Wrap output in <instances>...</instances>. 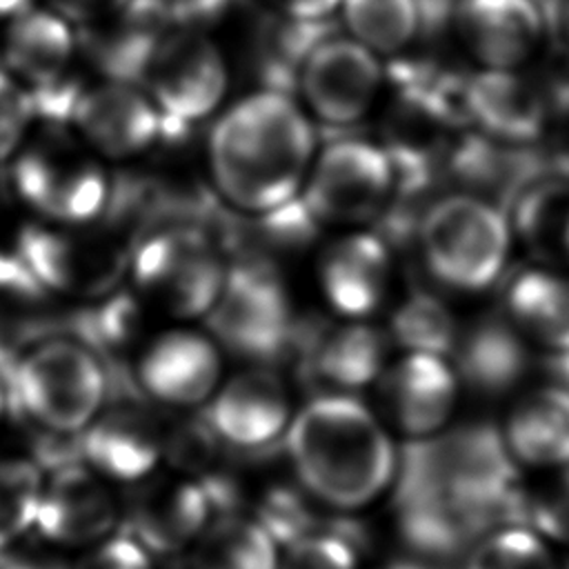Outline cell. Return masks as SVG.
Masks as SVG:
<instances>
[{
  "label": "cell",
  "instance_id": "1",
  "mask_svg": "<svg viewBox=\"0 0 569 569\" xmlns=\"http://www.w3.org/2000/svg\"><path fill=\"white\" fill-rule=\"evenodd\" d=\"M500 429L471 422L411 440L398 460V522L429 558L469 549L500 525H520L522 478Z\"/></svg>",
  "mask_w": 569,
  "mask_h": 569
},
{
  "label": "cell",
  "instance_id": "2",
  "mask_svg": "<svg viewBox=\"0 0 569 569\" xmlns=\"http://www.w3.org/2000/svg\"><path fill=\"white\" fill-rule=\"evenodd\" d=\"M316 133L289 93L260 89L211 127L207 162L216 191L233 209L267 216L300 198Z\"/></svg>",
  "mask_w": 569,
  "mask_h": 569
},
{
  "label": "cell",
  "instance_id": "3",
  "mask_svg": "<svg viewBox=\"0 0 569 569\" xmlns=\"http://www.w3.org/2000/svg\"><path fill=\"white\" fill-rule=\"evenodd\" d=\"M284 447L300 485L331 509H365L396 482L389 427L351 393L329 391L296 409Z\"/></svg>",
  "mask_w": 569,
  "mask_h": 569
},
{
  "label": "cell",
  "instance_id": "4",
  "mask_svg": "<svg viewBox=\"0 0 569 569\" xmlns=\"http://www.w3.org/2000/svg\"><path fill=\"white\" fill-rule=\"evenodd\" d=\"M107 393L102 358L69 336L27 347L7 382V405L56 436L82 433L104 409Z\"/></svg>",
  "mask_w": 569,
  "mask_h": 569
},
{
  "label": "cell",
  "instance_id": "5",
  "mask_svg": "<svg viewBox=\"0 0 569 569\" xmlns=\"http://www.w3.org/2000/svg\"><path fill=\"white\" fill-rule=\"evenodd\" d=\"M513 231L491 200L451 193L436 200L420 218L418 247L427 271L447 289L478 293L505 271Z\"/></svg>",
  "mask_w": 569,
  "mask_h": 569
},
{
  "label": "cell",
  "instance_id": "6",
  "mask_svg": "<svg viewBox=\"0 0 569 569\" xmlns=\"http://www.w3.org/2000/svg\"><path fill=\"white\" fill-rule=\"evenodd\" d=\"M129 271L149 305L176 320H196L213 307L229 264L200 227L167 224L131 249Z\"/></svg>",
  "mask_w": 569,
  "mask_h": 569
},
{
  "label": "cell",
  "instance_id": "7",
  "mask_svg": "<svg viewBox=\"0 0 569 569\" xmlns=\"http://www.w3.org/2000/svg\"><path fill=\"white\" fill-rule=\"evenodd\" d=\"M396 167L385 147L347 138L316 153L300 200L316 224L360 229L376 220L393 189Z\"/></svg>",
  "mask_w": 569,
  "mask_h": 569
},
{
  "label": "cell",
  "instance_id": "8",
  "mask_svg": "<svg viewBox=\"0 0 569 569\" xmlns=\"http://www.w3.org/2000/svg\"><path fill=\"white\" fill-rule=\"evenodd\" d=\"M204 325L220 349L253 362L271 360L291 340L293 309L289 291L264 262L229 264Z\"/></svg>",
  "mask_w": 569,
  "mask_h": 569
},
{
  "label": "cell",
  "instance_id": "9",
  "mask_svg": "<svg viewBox=\"0 0 569 569\" xmlns=\"http://www.w3.org/2000/svg\"><path fill=\"white\" fill-rule=\"evenodd\" d=\"M140 89L160 111V140H176L220 104L227 91V64L202 31L173 29L158 42Z\"/></svg>",
  "mask_w": 569,
  "mask_h": 569
},
{
  "label": "cell",
  "instance_id": "10",
  "mask_svg": "<svg viewBox=\"0 0 569 569\" xmlns=\"http://www.w3.org/2000/svg\"><path fill=\"white\" fill-rule=\"evenodd\" d=\"M11 187L44 222L62 227L102 218L111 193L104 169L60 140L24 149L11 167Z\"/></svg>",
  "mask_w": 569,
  "mask_h": 569
},
{
  "label": "cell",
  "instance_id": "11",
  "mask_svg": "<svg viewBox=\"0 0 569 569\" xmlns=\"http://www.w3.org/2000/svg\"><path fill=\"white\" fill-rule=\"evenodd\" d=\"M13 251L44 293L107 296L129 269L131 258L109 238L78 236L51 222L24 224Z\"/></svg>",
  "mask_w": 569,
  "mask_h": 569
},
{
  "label": "cell",
  "instance_id": "12",
  "mask_svg": "<svg viewBox=\"0 0 569 569\" xmlns=\"http://www.w3.org/2000/svg\"><path fill=\"white\" fill-rule=\"evenodd\" d=\"M382 422L409 440L442 433L456 411L460 378L447 356L402 351L389 360L378 382Z\"/></svg>",
  "mask_w": 569,
  "mask_h": 569
},
{
  "label": "cell",
  "instance_id": "13",
  "mask_svg": "<svg viewBox=\"0 0 569 569\" xmlns=\"http://www.w3.org/2000/svg\"><path fill=\"white\" fill-rule=\"evenodd\" d=\"M385 71L376 53L353 38H325L302 62L296 89L325 124L349 127L373 107Z\"/></svg>",
  "mask_w": 569,
  "mask_h": 569
},
{
  "label": "cell",
  "instance_id": "14",
  "mask_svg": "<svg viewBox=\"0 0 569 569\" xmlns=\"http://www.w3.org/2000/svg\"><path fill=\"white\" fill-rule=\"evenodd\" d=\"M220 345L191 327L153 336L136 362V382L156 402L171 409L207 405L222 382Z\"/></svg>",
  "mask_w": 569,
  "mask_h": 569
},
{
  "label": "cell",
  "instance_id": "15",
  "mask_svg": "<svg viewBox=\"0 0 569 569\" xmlns=\"http://www.w3.org/2000/svg\"><path fill=\"white\" fill-rule=\"evenodd\" d=\"M122 502L109 480L82 460L53 467L44 480L33 529L49 542L91 547L120 525Z\"/></svg>",
  "mask_w": 569,
  "mask_h": 569
},
{
  "label": "cell",
  "instance_id": "16",
  "mask_svg": "<svg viewBox=\"0 0 569 569\" xmlns=\"http://www.w3.org/2000/svg\"><path fill=\"white\" fill-rule=\"evenodd\" d=\"M393 280L389 244L373 231L349 229L318 253L316 282L329 309L347 320H369L387 300Z\"/></svg>",
  "mask_w": 569,
  "mask_h": 569
},
{
  "label": "cell",
  "instance_id": "17",
  "mask_svg": "<svg viewBox=\"0 0 569 569\" xmlns=\"http://www.w3.org/2000/svg\"><path fill=\"white\" fill-rule=\"evenodd\" d=\"M296 409L289 385L269 367H247L220 382L204 420L220 442L258 449L284 436Z\"/></svg>",
  "mask_w": 569,
  "mask_h": 569
},
{
  "label": "cell",
  "instance_id": "18",
  "mask_svg": "<svg viewBox=\"0 0 569 569\" xmlns=\"http://www.w3.org/2000/svg\"><path fill=\"white\" fill-rule=\"evenodd\" d=\"M167 429L144 407L118 402L104 407L78 433V456L107 480L142 482L164 458Z\"/></svg>",
  "mask_w": 569,
  "mask_h": 569
},
{
  "label": "cell",
  "instance_id": "19",
  "mask_svg": "<svg viewBox=\"0 0 569 569\" xmlns=\"http://www.w3.org/2000/svg\"><path fill=\"white\" fill-rule=\"evenodd\" d=\"M211 511L213 502L202 480L169 476L142 485L122 518L129 520V536L149 553L171 556L198 542Z\"/></svg>",
  "mask_w": 569,
  "mask_h": 569
},
{
  "label": "cell",
  "instance_id": "20",
  "mask_svg": "<svg viewBox=\"0 0 569 569\" xmlns=\"http://www.w3.org/2000/svg\"><path fill=\"white\" fill-rule=\"evenodd\" d=\"M71 124L98 153L127 160L160 140L162 118L151 98L136 84L104 82L84 89Z\"/></svg>",
  "mask_w": 569,
  "mask_h": 569
},
{
  "label": "cell",
  "instance_id": "21",
  "mask_svg": "<svg viewBox=\"0 0 569 569\" xmlns=\"http://www.w3.org/2000/svg\"><path fill=\"white\" fill-rule=\"evenodd\" d=\"M451 22L487 69H516L536 53L547 29L538 0H458Z\"/></svg>",
  "mask_w": 569,
  "mask_h": 569
},
{
  "label": "cell",
  "instance_id": "22",
  "mask_svg": "<svg viewBox=\"0 0 569 569\" xmlns=\"http://www.w3.org/2000/svg\"><path fill=\"white\" fill-rule=\"evenodd\" d=\"M549 111L540 84L513 69H485L469 76V122L498 142L525 144L536 140L545 129Z\"/></svg>",
  "mask_w": 569,
  "mask_h": 569
},
{
  "label": "cell",
  "instance_id": "23",
  "mask_svg": "<svg viewBox=\"0 0 569 569\" xmlns=\"http://www.w3.org/2000/svg\"><path fill=\"white\" fill-rule=\"evenodd\" d=\"M500 433L518 467H569V389L549 382L525 391L507 411Z\"/></svg>",
  "mask_w": 569,
  "mask_h": 569
},
{
  "label": "cell",
  "instance_id": "24",
  "mask_svg": "<svg viewBox=\"0 0 569 569\" xmlns=\"http://www.w3.org/2000/svg\"><path fill=\"white\" fill-rule=\"evenodd\" d=\"M391 338L369 320L340 318L309 345V369L331 393H351L378 382L389 362Z\"/></svg>",
  "mask_w": 569,
  "mask_h": 569
},
{
  "label": "cell",
  "instance_id": "25",
  "mask_svg": "<svg viewBox=\"0 0 569 569\" xmlns=\"http://www.w3.org/2000/svg\"><path fill=\"white\" fill-rule=\"evenodd\" d=\"M505 318L527 342L551 356L569 353V273L540 264L516 273L505 291Z\"/></svg>",
  "mask_w": 569,
  "mask_h": 569
},
{
  "label": "cell",
  "instance_id": "26",
  "mask_svg": "<svg viewBox=\"0 0 569 569\" xmlns=\"http://www.w3.org/2000/svg\"><path fill=\"white\" fill-rule=\"evenodd\" d=\"M527 340L502 318H485L460 331L453 347L460 385L496 396L513 389L529 367Z\"/></svg>",
  "mask_w": 569,
  "mask_h": 569
},
{
  "label": "cell",
  "instance_id": "27",
  "mask_svg": "<svg viewBox=\"0 0 569 569\" xmlns=\"http://www.w3.org/2000/svg\"><path fill=\"white\" fill-rule=\"evenodd\" d=\"M509 222L513 238L540 267L569 271V180L540 178L525 184Z\"/></svg>",
  "mask_w": 569,
  "mask_h": 569
},
{
  "label": "cell",
  "instance_id": "28",
  "mask_svg": "<svg viewBox=\"0 0 569 569\" xmlns=\"http://www.w3.org/2000/svg\"><path fill=\"white\" fill-rule=\"evenodd\" d=\"M336 33V22L300 20L282 13H267L260 18L253 36L256 76L262 89L289 93L298 84L302 62L316 44Z\"/></svg>",
  "mask_w": 569,
  "mask_h": 569
},
{
  "label": "cell",
  "instance_id": "29",
  "mask_svg": "<svg viewBox=\"0 0 569 569\" xmlns=\"http://www.w3.org/2000/svg\"><path fill=\"white\" fill-rule=\"evenodd\" d=\"M73 47L76 38L60 16L27 9L9 24L4 58L16 76L38 87L67 73Z\"/></svg>",
  "mask_w": 569,
  "mask_h": 569
},
{
  "label": "cell",
  "instance_id": "30",
  "mask_svg": "<svg viewBox=\"0 0 569 569\" xmlns=\"http://www.w3.org/2000/svg\"><path fill=\"white\" fill-rule=\"evenodd\" d=\"M280 551L271 533L244 516H222L193 545L191 569H278Z\"/></svg>",
  "mask_w": 569,
  "mask_h": 569
},
{
  "label": "cell",
  "instance_id": "31",
  "mask_svg": "<svg viewBox=\"0 0 569 569\" xmlns=\"http://www.w3.org/2000/svg\"><path fill=\"white\" fill-rule=\"evenodd\" d=\"M387 333L391 342L402 347V351L438 353L449 358L460 329L453 313L440 298L427 291H413L393 309Z\"/></svg>",
  "mask_w": 569,
  "mask_h": 569
},
{
  "label": "cell",
  "instance_id": "32",
  "mask_svg": "<svg viewBox=\"0 0 569 569\" xmlns=\"http://www.w3.org/2000/svg\"><path fill=\"white\" fill-rule=\"evenodd\" d=\"M340 7L353 40L373 53H396L422 31L416 0H342Z\"/></svg>",
  "mask_w": 569,
  "mask_h": 569
},
{
  "label": "cell",
  "instance_id": "33",
  "mask_svg": "<svg viewBox=\"0 0 569 569\" xmlns=\"http://www.w3.org/2000/svg\"><path fill=\"white\" fill-rule=\"evenodd\" d=\"M462 569H562L551 545L525 525H500L469 545Z\"/></svg>",
  "mask_w": 569,
  "mask_h": 569
},
{
  "label": "cell",
  "instance_id": "34",
  "mask_svg": "<svg viewBox=\"0 0 569 569\" xmlns=\"http://www.w3.org/2000/svg\"><path fill=\"white\" fill-rule=\"evenodd\" d=\"M44 478L38 462L0 458V551L33 529Z\"/></svg>",
  "mask_w": 569,
  "mask_h": 569
},
{
  "label": "cell",
  "instance_id": "35",
  "mask_svg": "<svg viewBox=\"0 0 569 569\" xmlns=\"http://www.w3.org/2000/svg\"><path fill=\"white\" fill-rule=\"evenodd\" d=\"M520 525L549 545L569 547V467L538 471L531 482H522Z\"/></svg>",
  "mask_w": 569,
  "mask_h": 569
},
{
  "label": "cell",
  "instance_id": "36",
  "mask_svg": "<svg viewBox=\"0 0 569 569\" xmlns=\"http://www.w3.org/2000/svg\"><path fill=\"white\" fill-rule=\"evenodd\" d=\"M140 327V305L127 293H107L96 305L71 318L69 338L87 345L98 356L131 342Z\"/></svg>",
  "mask_w": 569,
  "mask_h": 569
},
{
  "label": "cell",
  "instance_id": "37",
  "mask_svg": "<svg viewBox=\"0 0 569 569\" xmlns=\"http://www.w3.org/2000/svg\"><path fill=\"white\" fill-rule=\"evenodd\" d=\"M278 569H360V558L345 536L311 531L284 545Z\"/></svg>",
  "mask_w": 569,
  "mask_h": 569
},
{
  "label": "cell",
  "instance_id": "38",
  "mask_svg": "<svg viewBox=\"0 0 569 569\" xmlns=\"http://www.w3.org/2000/svg\"><path fill=\"white\" fill-rule=\"evenodd\" d=\"M31 118H36V113L29 89L0 71V160L9 158L20 147Z\"/></svg>",
  "mask_w": 569,
  "mask_h": 569
},
{
  "label": "cell",
  "instance_id": "39",
  "mask_svg": "<svg viewBox=\"0 0 569 569\" xmlns=\"http://www.w3.org/2000/svg\"><path fill=\"white\" fill-rule=\"evenodd\" d=\"M69 569H153L151 553L129 533L91 545Z\"/></svg>",
  "mask_w": 569,
  "mask_h": 569
},
{
  "label": "cell",
  "instance_id": "40",
  "mask_svg": "<svg viewBox=\"0 0 569 569\" xmlns=\"http://www.w3.org/2000/svg\"><path fill=\"white\" fill-rule=\"evenodd\" d=\"M244 0H153L167 27L173 29H193L218 22L233 7Z\"/></svg>",
  "mask_w": 569,
  "mask_h": 569
},
{
  "label": "cell",
  "instance_id": "41",
  "mask_svg": "<svg viewBox=\"0 0 569 569\" xmlns=\"http://www.w3.org/2000/svg\"><path fill=\"white\" fill-rule=\"evenodd\" d=\"M549 102V109L569 111V44H556L542 64V76L536 80Z\"/></svg>",
  "mask_w": 569,
  "mask_h": 569
},
{
  "label": "cell",
  "instance_id": "42",
  "mask_svg": "<svg viewBox=\"0 0 569 569\" xmlns=\"http://www.w3.org/2000/svg\"><path fill=\"white\" fill-rule=\"evenodd\" d=\"M0 296H13L20 300H38L44 296L40 284L22 267L13 247H0Z\"/></svg>",
  "mask_w": 569,
  "mask_h": 569
},
{
  "label": "cell",
  "instance_id": "43",
  "mask_svg": "<svg viewBox=\"0 0 569 569\" xmlns=\"http://www.w3.org/2000/svg\"><path fill=\"white\" fill-rule=\"evenodd\" d=\"M276 13L300 20H325L342 0H267Z\"/></svg>",
  "mask_w": 569,
  "mask_h": 569
},
{
  "label": "cell",
  "instance_id": "44",
  "mask_svg": "<svg viewBox=\"0 0 569 569\" xmlns=\"http://www.w3.org/2000/svg\"><path fill=\"white\" fill-rule=\"evenodd\" d=\"M129 0H58V4L73 18L82 22L102 20L120 11Z\"/></svg>",
  "mask_w": 569,
  "mask_h": 569
},
{
  "label": "cell",
  "instance_id": "45",
  "mask_svg": "<svg viewBox=\"0 0 569 569\" xmlns=\"http://www.w3.org/2000/svg\"><path fill=\"white\" fill-rule=\"evenodd\" d=\"M31 0H0V18H16L29 9Z\"/></svg>",
  "mask_w": 569,
  "mask_h": 569
},
{
  "label": "cell",
  "instance_id": "46",
  "mask_svg": "<svg viewBox=\"0 0 569 569\" xmlns=\"http://www.w3.org/2000/svg\"><path fill=\"white\" fill-rule=\"evenodd\" d=\"M553 358V371L558 378V385L569 389V353H560V356H551Z\"/></svg>",
  "mask_w": 569,
  "mask_h": 569
},
{
  "label": "cell",
  "instance_id": "47",
  "mask_svg": "<svg viewBox=\"0 0 569 569\" xmlns=\"http://www.w3.org/2000/svg\"><path fill=\"white\" fill-rule=\"evenodd\" d=\"M556 27H560V31L565 33L567 44H569V0H560L558 18H556Z\"/></svg>",
  "mask_w": 569,
  "mask_h": 569
},
{
  "label": "cell",
  "instance_id": "48",
  "mask_svg": "<svg viewBox=\"0 0 569 569\" xmlns=\"http://www.w3.org/2000/svg\"><path fill=\"white\" fill-rule=\"evenodd\" d=\"M4 409H7V393H4V387H2V382H0V418H2Z\"/></svg>",
  "mask_w": 569,
  "mask_h": 569
},
{
  "label": "cell",
  "instance_id": "49",
  "mask_svg": "<svg viewBox=\"0 0 569 569\" xmlns=\"http://www.w3.org/2000/svg\"><path fill=\"white\" fill-rule=\"evenodd\" d=\"M567 569H569V567H567Z\"/></svg>",
  "mask_w": 569,
  "mask_h": 569
}]
</instances>
